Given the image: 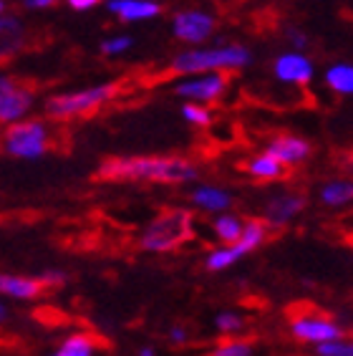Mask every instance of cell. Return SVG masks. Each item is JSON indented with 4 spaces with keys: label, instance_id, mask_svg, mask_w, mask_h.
Listing matches in <instances>:
<instances>
[{
    "label": "cell",
    "instance_id": "cell-1",
    "mask_svg": "<svg viewBox=\"0 0 353 356\" xmlns=\"http://www.w3.org/2000/svg\"><path fill=\"white\" fill-rule=\"evenodd\" d=\"M101 179H149V182H190L197 177L192 162L182 157H122L104 162Z\"/></svg>",
    "mask_w": 353,
    "mask_h": 356
},
{
    "label": "cell",
    "instance_id": "cell-2",
    "mask_svg": "<svg viewBox=\"0 0 353 356\" xmlns=\"http://www.w3.org/2000/svg\"><path fill=\"white\" fill-rule=\"evenodd\" d=\"M250 51L243 46H222L210 51H184L174 56L172 71L174 74H204V71H224V69H243L250 63Z\"/></svg>",
    "mask_w": 353,
    "mask_h": 356
},
{
    "label": "cell",
    "instance_id": "cell-3",
    "mask_svg": "<svg viewBox=\"0 0 353 356\" xmlns=\"http://www.w3.org/2000/svg\"><path fill=\"white\" fill-rule=\"evenodd\" d=\"M192 238V215L187 210H164L149 222L144 230L142 248L144 250H154V253H167L182 245L184 240Z\"/></svg>",
    "mask_w": 353,
    "mask_h": 356
},
{
    "label": "cell",
    "instance_id": "cell-4",
    "mask_svg": "<svg viewBox=\"0 0 353 356\" xmlns=\"http://www.w3.org/2000/svg\"><path fill=\"white\" fill-rule=\"evenodd\" d=\"M119 94V83H99V86H88L83 91H71V94L51 96L46 102V114L54 119H74L86 117L99 106L109 104Z\"/></svg>",
    "mask_w": 353,
    "mask_h": 356
},
{
    "label": "cell",
    "instance_id": "cell-5",
    "mask_svg": "<svg viewBox=\"0 0 353 356\" xmlns=\"http://www.w3.org/2000/svg\"><path fill=\"white\" fill-rule=\"evenodd\" d=\"M48 147L46 127L41 122H15L6 131V152L21 159L41 157Z\"/></svg>",
    "mask_w": 353,
    "mask_h": 356
},
{
    "label": "cell",
    "instance_id": "cell-6",
    "mask_svg": "<svg viewBox=\"0 0 353 356\" xmlns=\"http://www.w3.org/2000/svg\"><path fill=\"white\" fill-rule=\"evenodd\" d=\"M230 79L222 74V71H204L202 76H195V79H184L174 86V94L182 96V99H190V102H215L224 94Z\"/></svg>",
    "mask_w": 353,
    "mask_h": 356
},
{
    "label": "cell",
    "instance_id": "cell-7",
    "mask_svg": "<svg viewBox=\"0 0 353 356\" xmlns=\"http://www.w3.org/2000/svg\"><path fill=\"white\" fill-rule=\"evenodd\" d=\"M174 38L182 43H202L207 41L215 31V18L204 10H179L172 21Z\"/></svg>",
    "mask_w": 353,
    "mask_h": 356
},
{
    "label": "cell",
    "instance_id": "cell-8",
    "mask_svg": "<svg viewBox=\"0 0 353 356\" xmlns=\"http://www.w3.org/2000/svg\"><path fill=\"white\" fill-rule=\"evenodd\" d=\"M33 104V94L13 81V79H3L0 81V122L15 124L26 117L28 109Z\"/></svg>",
    "mask_w": 353,
    "mask_h": 356
},
{
    "label": "cell",
    "instance_id": "cell-9",
    "mask_svg": "<svg viewBox=\"0 0 353 356\" xmlns=\"http://www.w3.org/2000/svg\"><path fill=\"white\" fill-rule=\"evenodd\" d=\"M275 76L286 83L306 86L313 79V61L303 54H283L275 58Z\"/></svg>",
    "mask_w": 353,
    "mask_h": 356
},
{
    "label": "cell",
    "instance_id": "cell-10",
    "mask_svg": "<svg viewBox=\"0 0 353 356\" xmlns=\"http://www.w3.org/2000/svg\"><path fill=\"white\" fill-rule=\"evenodd\" d=\"M109 10L124 23L147 21L162 13V6L156 0H109Z\"/></svg>",
    "mask_w": 353,
    "mask_h": 356
},
{
    "label": "cell",
    "instance_id": "cell-11",
    "mask_svg": "<svg viewBox=\"0 0 353 356\" xmlns=\"http://www.w3.org/2000/svg\"><path fill=\"white\" fill-rule=\"evenodd\" d=\"M268 154H272L275 159H280L283 165H298L311 154V144L300 137H290V134H283V137H275L268 147Z\"/></svg>",
    "mask_w": 353,
    "mask_h": 356
},
{
    "label": "cell",
    "instance_id": "cell-12",
    "mask_svg": "<svg viewBox=\"0 0 353 356\" xmlns=\"http://www.w3.org/2000/svg\"><path fill=\"white\" fill-rule=\"evenodd\" d=\"M306 207V200L300 197V195H278V197H272L265 207V222H270V225H286L288 220L295 218Z\"/></svg>",
    "mask_w": 353,
    "mask_h": 356
},
{
    "label": "cell",
    "instance_id": "cell-13",
    "mask_svg": "<svg viewBox=\"0 0 353 356\" xmlns=\"http://www.w3.org/2000/svg\"><path fill=\"white\" fill-rule=\"evenodd\" d=\"M293 334L298 336L300 341L323 343V341H336V339L340 336V329H338V326H333V323H328V321L303 318V321L293 323Z\"/></svg>",
    "mask_w": 353,
    "mask_h": 356
},
{
    "label": "cell",
    "instance_id": "cell-14",
    "mask_svg": "<svg viewBox=\"0 0 353 356\" xmlns=\"http://www.w3.org/2000/svg\"><path fill=\"white\" fill-rule=\"evenodd\" d=\"M43 288H48L43 281H31V278H21V275H3L0 278V291L10 293L13 298H35Z\"/></svg>",
    "mask_w": 353,
    "mask_h": 356
},
{
    "label": "cell",
    "instance_id": "cell-15",
    "mask_svg": "<svg viewBox=\"0 0 353 356\" xmlns=\"http://www.w3.org/2000/svg\"><path fill=\"white\" fill-rule=\"evenodd\" d=\"M247 172L258 179H278L286 175V165L272 157V154H260L247 165Z\"/></svg>",
    "mask_w": 353,
    "mask_h": 356
},
{
    "label": "cell",
    "instance_id": "cell-16",
    "mask_svg": "<svg viewBox=\"0 0 353 356\" xmlns=\"http://www.w3.org/2000/svg\"><path fill=\"white\" fill-rule=\"evenodd\" d=\"M3 54H13L23 46L26 41V31H23V23L15 18V15L3 13Z\"/></svg>",
    "mask_w": 353,
    "mask_h": 356
},
{
    "label": "cell",
    "instance_id": "cell-17",
    "mask_svg": "<svg viewBox=\"0 0 353 356\" xmlns=\"http://www.w3.org/2000/svg\"><path fill=\"white\" fill-rule=\"evenodd\" d=\"M192 200H195V205H199L202 210H224V207H230L232 197L227 192L217 190V187H199V190L192 192Z\"/></svg>",
    "mask_w": 353,
    "mask_h": 356
},
{
    "label": "cell",
    "instance_id": "cell-18",
    "mask_svg": "<svg viewBox=\"0 0 353 356\" xmlns=\"http://www.w3.org/2000/svg\"><path fill=\"white\" fill-rule=\"evenodd\" d=\"M326 83L338 94H353V66L351 63H336L326 71Z\"/></svg>",
    "mask_w": 353,
    "mask_h": 356
},
{
    "label": "cell",
    "instance_id": "cell-19",
    "mask_svg": "<svg viewBox=\"0 0 353 356\" xmlns=\"http://www.w3.org/2000/svg\"><path fill=\"white\" fill-rule=\"evenodd\" d=\"M243 230H245V225L235 215H222V218L215 220V233H217V238L224 240V243H238V240L243 238Z\"/></svg>",
    "mask_w": 353,
    "mask_h": 356
},
{
    "label": "cell",
    "instance_id": "cell-20",
    "mask_svg": "<svg viewBox=\"0 0 353 356\" xmlns=\"http://www.w3.org/2000/svg\"><path fill=\"white\" fill-rule=\"evenodd\" d=\"M320 200L326 205H346L353 200V182H331V185L323 187Z\"/></svg>",
    "mask_w": 353,
    "mask_h": 356
},
{
    "label": "cell",
    "instance_id": "cell-21",
    "mask_svg": "<svg viewBox=\"0 0 353 356\" xmlns=\"http://www.w3.org/2000/svg\"><path fill=\"white\" fill-rule=\"evenodd\" d=\"M245 253H247V248L240 245V243H235L232 248H224V250H215V253L207 258V268H210V270H222V268L232 266L238 258H243Z\"/></svg>",
    "mask_w": 353,
    "mask_h": 356
},
{
    "label": "cell",
    "instance_id": "cell-22",
    "mask_svg": "<svg viewBox=\"0 0 353 356\" xmlns=\"http://www.w3.org/2000/svg\"><path fill=\"white\" fill-rule=\"evenodd\" d=\"M265 238H268V225H265L263 220H250V222H245L243 238L238 243L247 248V253H250L252 248H258Z\"/></svg>",
    "mask_w": 353,
    "mask_h": 356
},
{
    "label": "cell",
    "instance_id": "cell-23",
    "mask_svg": "<svg viewBox=\"0 0 353 356\" xmlns=\"http://www.w3.org/2000/svg\"><path fill=\"white\" fill-rule=\"evenodd\" d=\"M91 351H94V341L88 336H74L63 343L58 356H91Z\"/></svg>",
    "mask_w": 353,
    "mask_h": 356
},
{
    "label": "cell",
    "instance_id": "cell-24",
    "mask_svg": "<svg viewBox=\"0 0 353 356\" xmlns=\"http://www.w3.org/2000/svg\"><path fill=\"white\" fill-rule=\"evenodd\" d=\"M182 114L187 122H192L195 127H210L212 124V114L202 106H195V104H184Z\"/></svg>",
    "mask_w": 353,
    "mask_h": 356
},
{
    "label": "cell",
    "instance_id": "cell-25",
    "mask_svg": "<svg viewBox=\"0 0 353 356\" xmlns=\"http://www.w3.org/2000/svg\"><path fill=\"white\" fill-rule=\"evenodd\" d=\"M131 35H116V38H109V41L101 43V51L106 56H116V54H124V51H129L131 48Z\"/></svg>",
    "mask_w": 353,
    "mask_h": 356
},
{
    "label": "cell",
    "instance_id": "cell-26",
    "mask_svg": "<svg viewBox=\"0 0 353 356\" xmlns=\"http://www.w3.org/2000/svg\"><path fill=\"white\" fill-rule=\"evenodd\" d=\"M320 356H353V343H340V341H323L318 343Z\"/></svg>",
    "mask_w": 353,
    "mask_h": 356
},
{
    "label": "cell",
    "instance_id": "cell-27",
    "mask_svg": "<svg viewBox=\"0 0 353 356\" xmlns=\"http://www.w3.org/2000/svg\"><path fill=\"white\" fill-rule=\"evenodd\" d=\"M212 356H250V343H245V341L222 343L220 349L212 351Z\"/></svg>",
    "mask_w": 353,
    "mask_h": 356
},
{
    "label": "cell",
    "instance_id": "cell-28",
    "mask_svg": "<svg viewBox=\"0 0 353 356\" xmlns=\"http://www.w3.org/2000/svg\"><path fill=\"white\" fill-rule=\"evenodd\" d=\"M217 326H220L222 331H238L240 326H243V321H240L238 316L222 314V316H217Z\"/></svg>",
    "mask_w": 353,
    "mask_h": 356
},
{
    "label": "cell",
    "instance_id": "cell-29",
    "mask_svg": "<svg viewBox=\"0 0 353 356\" xmlns=\"http://www.w3.org/2000/svg\"><path fill=\"white\" fill-rule=\"evenodd\" d=\"M21 3L28 10H46V8H54L58 0H21Z\"/></svg>",
    "mask_w": 353,
    "mask_h": 356
},
{
    "label": "cell",
    "instance_id": "cell-30",
    "mask_svg": "<svg viewBox=\"0 0 353 356\" xmlns=\"http://www.w3.org/2000/svg\"><path fill=\"white\" fill-rule=\"evenodd\" d=\"M288 38H290L295 48H306V43H308L306 33H300L298 28H288Z\"/></svg>",
    "mask_w": 353,
    "mask_h": 356
},
{
    "label": "cell",
    "instance_id": "cell-31",
    "mask_svg": "<svg viewBox=\"0 0 353 356\" xmlns=\"http://www.w3.org/2000/svg\"><path fill=\"white\" fill-rule=\"evenodd\" d=\"M66 3L74 8V10H91V8H96L101 0H66Z\"/></svg>",
    "mask_w": 353,
    "mask_h": 356
},
{
    "label": "cell",
    "instance_id": "cell-32",
    "mask_svg": "<svg viewBox=\"0 0 353 356\" xmlns=\"http://www.w3.org/2000/svg\"><path fill=\"white\" fill-rule=\"evenodd\" d=\"M46 286H58V283H63V273H58V270H51V273H46L41 278Z\"/></svg>",
    "mask_w": 353,
    "mask_h": 356
},
{
    "label": "cell",
    "instance_id": "cell-33",
    "mask_svg": "<svg viewBox=\"0 0 353 356\" xmlns=\"http://www.w3.org/2000/svg\"><path fill=\"white\" fill-rule=\"evenodd\" d=\"M172 339H174L176 343L184 341V331L182 329H172Z\"/></svg>",
    "mask_w": 353,
    "mask_h": 356
},
{
    "label": "cell",
    "instance_id": "cell-34",
    "mask_svg": "<svg viewBox=\"0 0 353 356\" xmlns=\"http://www.w3.org/2000/svg\"><path fill=\"white\" fill-rule=\"evenodd\" d=\"M139 356H154V351H151V349H144V351H142V354H139Z\"/></svg>",
    "mask_w": 353,
    "mask_h": 356
},
{
    "label": "cell",
    "instance_id": "cell-35",
    "mask_svg": "<svg viewBox=\"0 0 353 356\" xmlns=\"http://www.w3.org/2000/svg\"><path fill=\"white\" fill-rule=\"evenodd\" d=\"M56 356H58V354H56Z\"/></svg>",
    "mask_w": 353,
    "mask_h": 356
}]
</instances>
